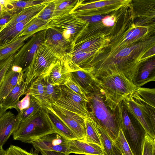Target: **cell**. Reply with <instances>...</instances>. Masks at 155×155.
<instances>
[{
    "instance_id": "cell-1",
    "label": "cell",
    "mask_w": 155,
    "mask_h": 155,
    "mask_svg": "<svg viewBox=\"0 0 155 155\" xmlns=\"http://www.w3.org/2000/svg\"><path fill=\"white\" fill-rule=\"evenodd\" d=\"M97 79L103 91L105 102L113 111L120 103L138 88L123 73L118 71H109Z\"/></svg>"
},
{
    "instance_id": "cell-2",
    "label": "cell",
    "mask_w": 155,
    "mask_h": 155,
    "mask_svg": "<svg viewBox=\"0 0 155 155\" xmlns=\"http://www.w3.org/2000/svg\"><path fill=\"white\" fill-rule=\"evenodd\" d=\"M91 117L107 133L114 142L117 137L120 125L115 116L107 105L104 92L101 88L86 94Z\"/></svg>"
},
{
    "instance_id": "cell-3",
    "label": "cell",
    "mask_w": 155,
    "mask_h": 155,
    "mask_svg": "<svg viewBox=\"0 0 155 155\" xmlns=\"http://www.w3.org/2000/svg\"><path fill=\"white\" fill-rule=\"evenodd\" d=\"M56 133L46 112L42 108L30 119L20 123L12 134L14 140L31 143L48 134Z\"/></svg>"
},
{
    "instance_id": "cell-4",
    "label": "cell",
    "mask_w": 155,
    "mask_h": 155,
    "mask_svg": "<svg viewBox=\"0 0 155 155\" xmlns=\"http://www.w3.org/2000/svg\"><path fill=\"white\" fill-rule=\"evenodd\" d=\"M59 58L44 43L39 46L29 65L23 71L25 94L33 81L39 77L44 78L48 76Z\"/></svg>"
},
{
    "instance_id": "cell-5",
    "label": "cell",
    "mask_w": 155,
    "mask_h": 155,
    "mask_svg": "<svg viewBox=\"0 0 155 155\" xmlns=\"http://www.w3.org/2000/svg\"><path fill=\"white\" fill-rule=\"evenodd\" d=\"M121 129L134 155H142L143 145L147 133L142 126L134 122L122 102L114 111Z\"/></svg>"
},
{
    "instance_id": "cell-6",
    "label": "cell",
    "mask_w": 155,
    "mask_h": 155,
    "mask_svg": "<svg viewBox=\"0 0 155 155\" xmlns=\"http://www.w3.org/2000/svg\"><path fill=\"white\" fill-rule=\"evenodd\" d=\"M87 23L71 13L51 20L47 26L48 28H53L60 33L71 46L75 38Z\"/></svg>"
},
{
    "instance_id": "cell-7",
    "label": "cell",
    "mask_w": 155,
    "mask_h": 155,
    "mask_svg": "<svg viewBox=\"0 0 155 155\" xmlns=\"http://www.w3.org/2000/svg\"><path fill=\"white\" fill-rule=\"evenodd\" d=\"M130 95L122 101L127 110L146 132L155 138V110L147 111Z\"/></svg>"
},
{
    "instance_id": "cell-8",
    "label": "cell",
    "mask_w": 155,
    "mask_h": 155,
    "mask_svg": "<svg viewBox=\"0 0 155 155\" xmlns=\"http://www.w3.org/2000/svg\"><path fill=\"white\" fill-rule=\"evenodd\" d=\"M60 87L61 96L53 104L84 119L90 117L87 106L88 101L81 97L64 85Z\"/></svg>"
},
{
    "instance_id": "cell-9",
    "label": "cell",
    "mask_w": 155,
    "mask_h": 155,
    "mask_svg": "<svg viewBox=\"0 0 155 155\" xmlns=\"http://www.w3.org/2000/svg\"><path fill=\"white\" fill-rule=\"evenodd\" d=\"M47 29L36 33L24 44L15 54L12 65L20 67L23 71L29 65L35 53L39 46L45 42Z\"/></svg>"
},
{
    "instance_id": "cell-10",
    "label": "cell",
    "mask_w": 155,
    "mask_h": 155,
    "mask_svg": "<svg viewBox=\"0 0 155 155\" xmlns=\"http://www.w3.org/2000/svg\"><path fill=\"white\" fill-rule=\"evenodd\" d=\"M46 107L60 119L77 136L78 139L85 141L86 131L84 118L53 104Z\"/></svg>"
},
{
    "instance_id": "cell-11",
    "label": "cell",
    "mask_w": 155,
    "mask_h": 155,
    "mask_svg": "<svg viewBox=\"0 0 155 155\" xmlns=\"http://www.w3.org/2000/svg\"><path fill=\"white\" fill-rule=\"evenodd\" d=\"M69 140L57 133H52L46 134L31 144L38 151H54L69 155Z\"/></svg>"
},
{
    "instance_id": "cell-12",
    "label": "cell",
    "mask_w": 155,
    "mask_h": 155,
    "mask_svg": "<svg viewBox=\"0 0 155 155\" xmlns=\"http://www.w3.org/2000/svg\"><path fill=\"white\" fill-rule=\"evenodd\" d=\"M21 123L18 116L6 111L0 117V146H3L18 128Z\"/></svg>"
},
{
    "instance_id": "cell-13",
    "label": "cell",
    "mask_w": 155,
    "mask_h": 155,
    "mask_svg": "<svg viewBox=\"0 0 155 155\" xmlns=\"http://www.w3.org/2000/svg\"><path fill=\"white\" fill-rule=\"evenodd\" d=\"M44 43L59 57L64 56L71 48L62 35L54 29L49 28L47 30Z\"/></svg>"
},
{
    "instance_id": "cell-14",
    "label": "cell",
    "mask_w": 155,
    "mask_h": 155,
    "mask_svg": "<svg viewBox=\"0 0 155 155\" xmlns=\"http://www.w3.org/2000/svg\"><path fill=\"white\" fill-rule=\"evenodd\" d=\"M71 72L64 55L59 58L50 71L48 76L53 85H64L70 77Z\"/></svg>"
},
{
    "instance_id": "cell-15",
    "label": "cell",
    "mask_w": 155,
    "mask_h": 155,
    "mask_svg": "<svg viewBox=\"0 0 155 155\" xmlns=\"http://www.w3.org/2000/svg\"><path fill=\"white\" fill-rule=\"evenodd\" d=\"M68 150L70 153L86 155H104L101 147L92 143L76 139L69 140Z\"/></svg>"
},
{
    "instance_id": "cell-16",
    "label": "cell",
    "mask_w": 155,
    "mask_h": 155,
    "mask_svg": "<svg viewBox=\"0 0 155 155\" xmlns=\"http://www.w3.org/2000/svg\"><path fill=\"white\" fill-rule=\"evenodd\" d=\"M71 76L80 85L86 94L100 87L98 80L90 73L83 71L72 72Z\"/></svg>"
},
{
    "instance_id": "cell-17",
    "label": "cell",
    "mask_w": 155,
    "mask_h": 155,
    "mask_svg": "<svg viewBox=\"0 0 155 155\" xmlns=\"http://www.w3.org/2000/svg\"><path fill=\"white\" fill-rule=\"evenodd\" d=\"M23 75V71L19 73L15 72L10 67L0 87V103L18 84L24 81Z\"/></svg>"
},
{
    "instance_id": "cell-18",
    "label": "cell",
    "mask_w": 155,
    "mask_h": 155,
    "mask_svg": "<svg viewBox=\"0 0 155 155\" xmlns=\"http://www.w3.org/2000/svg\"><path fill=\"white\" fill-rule=\"evenodd\" d=\"M154 61H148L140 65L138 68L133 83L137 87H141L148 83L155 81Z\"/></svg>"
},
{
    "instance_id": "cell-19",
    "label": "cell",
    "mask_w": 155,
    "mask_h": 155,
    "mask_svg": "<svg viewBox=\"0 0 155 155\" xmlns=\"http://www.w3.org/2000/svg\"><path fill=\"white\" fill-rule=\"evenodd\" d=\"M35 17L27 18L14 25L6 27L0 30V46L15 39Z\"/></svg>"
},
{
    "instance_id": "cell-20",
    "label": "cell",
    "mask_w": 155,
    "mask_h": 155,
    "mask_svg": "<svg viewBox=\"0 0 155 155\" xmlns=\"http://www.w3.org/2000/svg\"><path fill=\"white\" fill-rule=\"evenodd\" d=\"M44 78L38 77L32 82L28 88L26 93L37 100L42 108L49 105L45 93V87Z\"/></svg>"
},
{
    "instance_id": "cell-21",
    "label": "cell",
    "mask_w": 155,
    "mask_h": 155,
    "mask_svg": "<svg viewBox=\"0 0 155 155\" xmlns=\"http://www.w3.org/2000/svg\"><path fill=\"white\" fill-rule=\"evenodd\" d=\"M35 33L20 37L12 41L0 46V60L16 53L24 45L25 41Z\"/></svg>"
},
{
    "instance_id": "cell-22",
    "label": "cell",
    "mask_w": 155,
    "mask_h": 155,
    "mask_svg": "<svg viewBox=\"0 0 155 155\" xmlns=\"http://www.w3.org/2000/svg\"><path fill=\"white\" fill-rule=\"evenodd\" d=\"M24 81L18 84L1 103L2 107L5 110L16 108V105L22 95L25 94Z\"/></svg>"
},
{
    "instance_id": "cell-23",
    "label": "cell",
    "mask_w": 155,
    "mask_h": 155,
    "mask_svg": "<svg viewBox=\"0 0 155 155\" xmlns=\"http://www.w3.org/2000/svg\"><path fill=\"white\" fill-rule=\"evenodd\" d=\"M56 133L68 140L78 139L77 136L55 114L46 107H44Z\"/></svg>"
},
{
    "instance_id": "cell-24",
    "label": "cell",
    "mask_w": 155,
    "mask_h": 155,
    "mask_svg": "<svg viewBox=\"0 0 155 155\" xmlns=\"http://www.w3.org/2000/svg\"><path fill=\"white\" fill-rule=\"evenodd\" d=\"M47 3L35 5L23 9L12 18L2 29L27 18L36 16L45 8Z\"/></svg>"
},
{
    "instance_id": "cell-25",
    "label": "cell",
    "mask_w": 155,
    "mask_h": 155,
    "mask_svg": "<svg viewBox=\"0 0 155 155\" xmlns=\"http://www.w3.org/2000/svg\"><path fill=\"white\" fill-rule=\"evenodd\" d=\"M78 1V0H54L55 8L51 20L71 13Z\"/></svg>"
},
{
    "instance_id": "cell-26",
    "label": "cell",
    "mask_w": 155,
    "mask_h": 155,
    "mask_svg": "<svg viewBox=\"0 0 155 155\" xmlns=\"http://www.w3.org/2000/svg\"><path fill=\"white\" fill-rule=\"evenodd\" d=\"M95 122L104 155H115L114 142L105 130L101 126Z\"/></svg>"
},
{
    "instance_id": "cell-27",
    "label": "cell",
    "mask_w": 155,
    "mask_h": 155,
    "mask_svg": "<svg viewBox=\"0 0 155 155\" xmlns=\"http://www.w3.org/2000/svg\"><path fill=\"white\" fill-rule=\"evenodd\" d=\"M86 135L85 141L102 146L95 122L90 117L85 120Z\"/></svg>"
},
{
    "instance_id": "cell-28",
    "label": "cell",
    "mask_w": 155,
    "mask_h": 155,
    "mask_svg": "<svg viewBox=\"0 0 155 155\" xmlns=\"http://www.w3.org/2000/svg\"><path fill=\"white\" fill-rule=\"evenodd\" d=\"M44 80L45 84L47 98L50 104H54L59 99L61 96V90L60 86L53 85L48 76L45 77Z\"/></svg>"
},
{
    "instance_id": "cell-29",
    "label": "cell",
    "mask_w": 155,
    "mask_h": 155,
    "mask_svg": "<svg viewBox=\"0 0 155 155\" xmlns=\"http://www.w3.org/2000/svg\"><path fill=\"white\" fill-rule=\"evenodd\" d=\"M42 107L39 102L31 96L30 104L28 107L18 112L17 115L19 117L21 123L29 120L37 114Z\"/></svg>"
},
{
    "instance_id": "cell-30",
    "label": "cell",
    "mask_w": 155,
    "mask_h": 155,
    "mask_svg": "<svg viewBox=\"0 0 155 155\" xmlns=\"http://www.w3.org/2000/svg\"><path fill=\"white\" fill-rule=\"evenodd\" d=\"M36 16L18 34L15 39L21 36L32 33H36L42 30L48 29L47 25L48 22L39 19Z\"/></svg>"
},
{
    "instance_id": "cell-31",
    "label": "cell",
    "mask_w": 155,
    "mask_h": 155,
    "mask_svg": "<svg viewBox=\"0 0 155 155\" xmlns=\"http://www.w3.org/2000/svg\"><path fill=\"white\" fill-rule=\"evenodd\" d=\"M133 94L146 104L155 107V88L138 87Z\"/></svg>"
},
{
    "instance_id": "cell-32",
    "label": "cell",
    "mask_w": 155,
    "mask_h": 155,
    "mask_svg": "<svg viewBox=\"0 0 155 155\" xmlns=\"http://www.w3.org/2000/svg\"><path fill=\"white\" fill-rule=\"evenodd\" d=\"M8 0L12 9L10 12L15 14H18L23 9L26 8L41 4L47 3L51 0Z\"/></svg>"
},
{
    "instance_id": "cell-33",
    "label": "cell",
    "mask_w": 155,
    "mask_h": 155,
    "mask_svg": "<svg viewBox=\"0 0 155 155\" xmlns=\"http://www.w3.org/2000/svg\"><path fill=\"white\" fill-rule=\"evenodd\" d=\"M114 144L118 149L123 155H134L121 129Z\"/></svg>"
},
{
    "instance_id": "cell-34",
    "label": "cell",
    "mask_w": 155,
    "mask_h": 155,
    "mask_svg": "<svg viewBox=\"0 0 155 155\" xmlns=\"http://www.w3.org/2000/svg\"><path fill=\"white\" fill-rule=\"evenodd\" d=\"M55 8L54 0H51L47 4L45 8L36 17L39 19L49 22L52 18Z\"/></svg>"
},
{
    "instance_id": "cell-35",
    "label": "cell",
    "mask_w": 155,
    "mask_h": 155,
    "mask_svg": "<svg viewBox=\"0 0 155 155\" xmlns=\"http://www.w3.org/2000/svg\"><path fill=\"white\" fill-rule=\"evenodd\" d=\"M155 140L147 133L143 142L142 155H155Z\"/></svg>"
},
{
    "instance_id": "cell-36",
    "label": "cell",
    "mask_w": 155,
    "mask_h": 155,
    "mask_svg": "<svg viewBox=\"0 0 155 155\" xmlns=\"http://www.w3.org/2000/svg\"><path fill=\"white\" fill-rule=\"evenodd\" d=\"M15 54L0 60V87L5 74L12 64Z\"/></svg>"
},
{
    "instance_id": "cell-37",
    "label": "cell",
    "mask_w": 155,
    "mask_h": 155,
    "mask_svg": "<svg viewBox=\"0 0 155 155\" xmlns=\"http://www.w3.org/2000/svg\"><path fill=\"white\" fill-rule=\"evenodd\" d=\"M64 85L81 97L88 101L85 91L71 75Z\"/></svg>"
},
{
    "instance_id": "cell-38",
    "label": "cell",
    "mask_w": 155,
    "mask_h": 155,
    "mask_svg": "<svg viewBox=\"0 0 155 155\" xmlns=\"http://www.w3.org/2000/svg\"><path fill=\"white\" fill-rule=\"evenodd\" d=\"M8 155H38L29 152L20 147L14 145H11L6 150Z\"/></svg>"
},
{
    "instance_id": "cell-39",
    "label": "cell",
    "mask_w": 155,
    "mask_h": 155,
    "mask_svg": "<svg viewBox=\"0 0 155 155\" xmlns=\"http://www.w3.org/2000/svg\"><path fill=\"white\" fill-rule=\"evenodd\" d=\"M30 95L28 94H26L25 96L17 103L15 109L18 112L27 109L30 106Z\"/></svg>"
},
{
    "instance_id": "cell-40",
    "label": "cell",
    "mask_w": 155,
    "mask_h": 155,
    "mask_svg": "<svg viewBox=\"0 0 155 155\" xmlns=\"http://www.w3.org/2000/svg\"><path fill=\"white\" fill-rule=\"evenodd\" d=\"M17 14L5 11L0 17V30Z\"/></svg>"
},
{
    "instance_id": "cell-41",
    "label": "cell",
    "mask_w": 155,
    "mask_h": 155,
    "mask_svg": "<svg viewBox=\"0 0 155 155\" xmlns=\"http://www.w3.org/2000/svg\"><path fill=\"white\" fill-rule=\"evenodd\" d=\"M115 18L113 16H107L104 18L102 21L104 24L107 26H112L114 24Z\"/></svg>"
},
{
    "instance_id": "cell-42",
    "label": "cell",
    "mask_w": 155,
    "mask_h": 155,
    "mask_svg": "<svg viewBox=\"0 0 155 155\" xmlns=\"http://www.w3.org/2000/svg\"><path fill=\"white\" fill-rule=\"evenodd\" d=\"M41 152L42 155H69L62 152L51 151H44Z\"/></svg>"
},
{
    "instance_id": "cell-43",
    "label": "cell",
    "mask_w": 155,
    "mask_h": 155,
    "mask_svg": "<svg viewBox=\"0 0 155 155\" xmlns=\"http://www.w3.org/2000/svg\"><path fill=\"white\" fill-rule=\"evenodd\" d=\"M140 32L139 30L138 29H135L130 32L127 35V38L128 39H131L133 37L136 36L138 35Z\"/></svg>"
},
{
    "instance_id": "cell-44",
    "label": "cell",
    "mask_w": 155,
    "mask_h": 155,
    "mask_svg": "<svg viewBox=\"0 0 155 155\" xmlns=\"http://www.w3.org/2000/svg\"><path fill=\"white\" fill-rule=\"evenodd\" d=\"M130 52V49L129 48H126L120 51L119 54L121 56H125L128 55Z\"/></svg>"
},
{
    "instance_id": "cell-45",
    "label": "cell",
    "mask_w": 155,
    "mask_h": 155,
    "mask_svg": "<svg viewBox=\"0 0 155 155\" xmlns=\"http://www.w3.org/2000/svg\"><path fill=\"white\" fill-rule=\"evenodd\" d=\"M114 149L115 155H123L118 149L114 144Z\"/></svg>"
},
{
    "instance_id": "cell-46",
    "label": "cell",
    "mask_w": 155,
    "mask_h": 155,
    "mask_svg": "<svg viewBox=\"0 0 155 155\" xmlns=\"http://www.w3.org/2000/svg\"><path fill=\"white\" fill-rule=\"evenodd\" d=\"M6 152L3 148V146H0V155H6Z\"/></svg>"
},
{
    "instance_id": "cell-47",
    "label": "cell",
    "mask_w": 155,
    "mask_h": 155,
    "mask_svg": "<svg viewBox=\"0 0 155 155\" xmlns=\"http://www.w3.org/2000/svg\"><path fill=\"white\" fill-rule=\"evenodd\" d=\"M6 111V110L2 107L1 104L0 103V117Z\"/></svg>"
},
{
    "instance_id": "cell-48",
    "label": "cell",
    "mask_w": 155,
    "mask_h": 155,
    "mask_svg": "<svg viewBox=\"0 0 155 155\" xmlns=\"http://www.w3.org/2000/svg\"><path fill=\"white\" fill-rule=\"evenodd\" d=\"M5 11L3 6L0 4V17Z\"/></svg>"
},
{
    "instance_id": "cell-49",
    "label": "cell",
    "mask_w": 155,
    "mask_h": 155,
    "mask_svg": "<svg viewBox=\"0 0 155 155\" xmlns=\"http://www.w3.org/2000/svg\"><path fill=\"white\" fill-rule=\"evenodd\" d=\"M6 155H8V154H7L6 153Z\"/></svg>"
}]
</instances>
